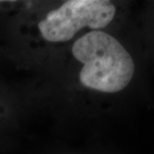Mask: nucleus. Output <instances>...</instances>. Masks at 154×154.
<instances>
[{
  "instance_id": "f257e3e1",
  "label": "nucleus",
  "mask_w": 154,
  "mask_h": 154,
  "mask_svg": "<svg viewBox=\"0 0 154 154\" xmlns=\"http://www.w3.org/2000/svg\"><path fill=\"white\" fill-rule=\"evenodd\" d=\"M75 58L84 64L80 81L86 88L103 93H117L132 80V57L113 36L91 31L78 38L72 47Z\"/></svg>"
},
{
  "instance_id": "f03ea898",
  "label": "nucleus",
  "mask_w": 154,
  "mask_h": 154,
  "mask_svg": "<svg viewBox=\"0 0 154 154\" xmlns=\"http://www.w3.org/2000/svg\"><path fill=\"white\" fill-rule=\"evenodd\" d=\"M115 14L116 7L110 1L69 0L49 12L38 23V29L50 42H65L83 28H105Z\"/></svg>"
}]
</instances>
